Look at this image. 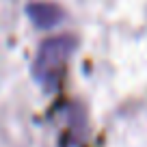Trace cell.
I'll use <instances>...</instances> for the list:
<instances>
[{"mask_svg":"<svg viewBox=\"0 0 147 147\" xmlns=\"http://www.w3.org/2000/svg\"><path fill=\"white\" fill-rule=\"evenodd\" d=\"M74 48H76V39L71 35L52 37L39 48L35 65H32V74L46 89H52L59 84Z\"/></svg>","mask_w":147,"mask_h":147,"instance_id":"6da1fadb","label":"cell"},{"mask_svg":"<svg viewBox=\"0 0 147 147\" xmlns=\"http://www.w3.org/2000/svg\"><path fill=\"white\" fill-rule=\"evenodd\" d=\"M28 13H30V18L35 20V24L39 28H52L63 20V11H61L56 5H48V2L30 5Z\"/></svg>","mask_w":147,"mask_h":147,"instance_id":"7a4b0ae2","label":"cell"}]
</instances>
